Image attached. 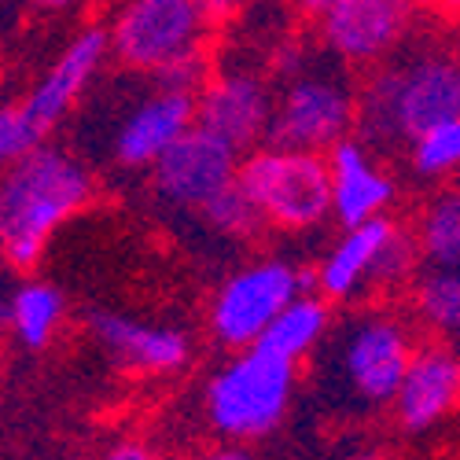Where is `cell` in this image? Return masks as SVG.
<instances>
[{
  "instance_id": "5b68a950",
  "label": "cell",
  "mask_w": 460,
  "mask_h": 460,
  "mask_svg": "<svg viewBox=\"0 0 460 460\" xmlns=\"http://www.w3.org/2000/svg\"><path fill=\"white\" fill-rule=\"evenodd\" d=\"M298 361L261 347L233 350L203 387V416L207 428L221 442L251 446L265 435H273L295 398Z\"/></svg>"
},
{
  "instance_id": "ac0fdd59",
  "label": "cell",
  "mask_w": 460,
  "mask_h": 460,
  "mask_svg": "<svg viewBox=\"0 0 460 460\" xmlns=\"http://www.w3.org/2000/svg\"><path fill=\"white\" fill-rule=\"evenodd\" d=\"M4 321L22 350H49L66 321V298L52 280L26 277L4 302Z\"/></svg>"
},
{
  "instance_id": "52a82bcc",
  "label": "cell",
  "mask_w": 460,
  "mask_h": 460,
  "mask_svg": "<svg viewBox=\"0 0 460 460\" xmlns=\"http://www.w3.org/2000/svg\"><path fill=\"white\" fill-rule=\"evenodd\" d=\"M107 56L111 33L89 26L56 56V63L26 89L22 100L0 107V155L4 163H15L52 140V133L70 119L74 107L89 96Z\"/></svg>"
},
{
  "instance_id": "e0dca14e",
  "label": "cell",
  "mask_w": 460,
  "mask_h": 460,
  "mask_svg": "<svg viewBox=\"0 0 460 460\" xmlns=\"http://www.w3.org/2000/svg\"><path fill=\"white\" fill-rule=\"evenodd\" d=\"M328 166H332V217L342 228L391 214L398 199V184L372 144H365L361 137L339 140L328 151Z\"/></svg>"
},
{
  "instance_id": "f546056e",
  "label": "cell",
  "mask_w": 460,
  "mask_h": 460,
  "mask_svg": "<svg viewBox=\"0 0 460 460\" xmlns=\"http://www.w3.org/2000/svg\"><path fill=\"white\" fill-rule=\"evenodd\" d=\"M37 4H41V8H63L66 0H37Z\"/></svg>"
},
{
  "instance_id": "4dcf8cb0",
  "label": "cell",
  "mask_w": 460,
  "mask_h": 460,
  "mask_svg": "<svg viewBox=\"0 0 460 460\" xmlns=\"http://www.w3.org/2000/svg\"><path fill=\"white\" fill-rule=\"evenodd\" d=\"M453 63H456V74H460V45L453 49Z\"/></svg>"
},
{
  "instance_id": "ba28073f",
  "label": "cell",
  "mask_w": 460,
  "mask_h": 460,
  "mask_svg": "<svg viewBox=\"0 0 460 460\" xmlns=\"http://www.w3.org/2000/svg\"><path fill=\"white\" fill-rule=\"evenodd\" d=\"M240 184L273 233H314L332 217V166L321 151L261 144L243 155Z\"/></svg>"
},
{
  "instance_id": "5bb4252c",
  "label": "cell",
  "mask_w": 460,
  "mask_h": 460,
  "mask_svg": "<svg viewBox=\"0 0 460 460\" xmlns=\"http://www.w3.org/2000/svg\"><path fill=\"white\" fill-rule=\"evenodd\" d=\"M277 89L254 66H221L199 89V126L228 140L236 151L270 144Z\"/></svg>"
},
{
  "instance_id": "277c9868",
  "label": "cell",
  "mask_w": 460,
  "mask_h": 460,
  "mask_svg": "<svg viewBox=\"0 0 460 460\" xmlns=\"http://www.w3.org/2000/svg\"><path fill=\"white\" fill-rule=\"evenodd\" d=\"M273 89H277V103H273L270 144L328 155L339 140L354 137L358 89L342 74V63L324 49L310 56L298 45H288L277 56Z\"/></svg>"
},
{
  "instance_id": "4fadbf2b",
  "label": "cell",
  "mask_w": 460,
  "mask_h": 460,
  "mask_svg": "<svg viewBox=\"0 0 460 460\" xmlns=\"http://www.w3.org/2000/svg\"><path fill=\"white\" fill-rule=\"evenodd\" d=\"M416 0H335L317 22V41L342 66H379L402 52Z\"/></svg>"
},
{
  "instance_id": "44dd1931",
  "label": "cell",
  "mask_w": 460,
  "mask_h": 460,
  "mask_svg": "<svg viewBox=\"0 0 460 460\" xmlns=\"http://www.w3.org/2000/svg\"><path fill=\"white\" fill-rule=\"evenodd\" d=\"M416 243L428 265L460 270V177L446 181L416 214Z\"/></svg>"
},
{
  "instance_id": "4316f807",
  "label": "cell",
  "mask_w": 460,
  "mask_h": 460,
  "mask_svg": "<svg viewBox=\"0 0 460 460\" xmlns=\"http://www.w3.org/2000/svg\"><path fill=\"white\" fill-rule=\"evenodd\" d=\"M199 460H258V456L247 446H240V442H221V446L207 449Z\"/></svg>"
},
{
  "instance_id": "484cf974",
  "label": "cell",
  "mask_w": 460,
  "mask_h": 460,
  "mask_svg": "<svg viewBox=\"0 0 460 460\" xmlns=\"http://www.w3.org/2000/svg\"><path fill=\"white\" fill-rule=\"evenodd\" d=\"M284 4H288V12H291V15H298V19L321 22V19L332 12L335 0H284Z\"/></svg>"
},
{
  "instance_id": "2e32d148",
  "label": "cell",
  "mask_w": 460,
  "mask_h": 460,
  "mask_svg": "<svg viewBox=\"0 0 460 460\" xmlns=\"http://www.w3.org/2000/svg\"><path fill=\"white\" fill-rule=\"evenodd\" d=\"M89 335L107 358L140 376H170L191 361V339L177 324L96 310L89 314Z\"/></svg>"
},
{
  "instance_id": "d4e9b609",
  "label": "cell",
  "mask_w": 460,
  "mask_h": 460,
  "mask_svg": "<svg viewBox=\"0 0 460 460\" xmlns=\"http://www.w3.org/2000/svg\"><path fill=\"white\" fill-rule=\"evenodd\" d=\"M199 4L207 8V15H210L214 26H217V22H233V19H240L247 8L258 4V0H199Z\"/></svg>"
},
{
  "instance_id": "603a6c76",
  "label": "cell",
  "mask_w": 460,
  "mask_h": 460,
  "mask_svg": "<svg viewBox=\"0 0 460 460\" xmlns=\"http://www.w3.org/2000/svg\"><path fill=\"white\" fill-rule=\"evenodd\" d=\"M409 166L420 181H453L460 177V114L438 122L409 144Z\"/></svg>"
},
{
  "instance_id": "f1b7e54d",
  "label": "cell",
  "mask_w": 460,
  "mask_h": 460,
  "mask_svg": "<svg viewBox=\"0 0 460 460\" xmlns=\"http://www.w3.org/2000/svg\"><path fill=\"white\" fill-rule=\"evenodd\" d=\"M350 460H387L383 453H358V456H350Z\"/></svg>"
},
{
  "instance_id": "7a4b0ae2",
  "label": "cell",
  "mask_w": 460,
  "mask_h": 460,
  "mask_svg": "<svg viewBox=\"0 0 460 460\" xmlns=\"http://www.w3.org/2000/svg\"><path fill=\"white\" fill-rule=\"evenodd\" d=\"M453 114H460V74L453 52H398L372 66L368 82L358 89V137L376 151L409 147Z\"/></svg>"
},
{
  "instance_id": "d6986e66",
  "label": "cell",
  "mask_w": 460,
  "mask_h": 460,
  "mask_svg": "<svg viewBox=\"0 0 460 460\" xmlns=\"http://www.w3.org/2000/svg\"><path fill=\"white\" fill-rule=\"evenodd\" d=\"M328 335H332V302L321 291H305L270 324V332L261 335V347L302 365L324 347Z\"/></svg>"
},
{
  "instance_id": "7402d4cb",
  "label": "cell",
  "mask_w": 460,
  "mask_h": 460,
  "mask_svg": "<svg viewBox=\"0 0 460 460\" xmlns=\"http://www.w3.org/2000/svg\"><path fill=\"white\" fill-rule=\"evenodd\" d=\"M196 217H199V225L207 228V233H214L217 240H228V243H254L265 228H270L240 181L228 184L221 196H214Z\"/></svg>"
},
{
  "instance_id": "8fae6325",
  "label": "cell",
  "mask_w": 460,
  "mask_h": 460,
  "mask_svg": "<svg viewBox=\"0 0 460 460\" xmlns=\"http://www.w3.org/2000/svg\"><path fill=\"white\" fill-rule=\"evenodd\" d=\"M199 122V96L159 85L147 78V89L129 96L119 119L107 129V159L126 173H147L166 151Z\"/></svg>"
},
{
  "instance_id": "1f68e13d",
  "label": "cell",
  "mask_w": 460,
  "mask_h": 460,
  "mask_svg": "<svg viewBox=\"0 0 460 460\" xmlns=\"http://www.w3.org/2000/svg\"><path fill=\"white\" fill-rule=\"evenodd\" d=\"M456 350H460V347H456Z\"/></svg>"
},
{
  "instance_id": "3957f363",
  "label": "cell",
  "mask_w": 460,
  "mask_h": 460,
  "mask_svg": "<svg viewBox=\"0 0 460 460\" xmlns=\"http://www.w3.org/2000/svg\"><path fill=\"white\" fill-rule=\"evenodd\" d=\"M416 347L420 342L405 317L383 305H358L328 335V358L321 368L324 391L354 412L391 409Z\"/></svg>"
},
{
  "instance_id": "ffe728a7",
  "label": "cell",
  "mask_w": 460,
  "mask_h": 460,
  "mask_svg": "<svg viewBox=\"0 0 460 460\" xmlns=\"http://www.w3.org/2000/svg\"><path fill=\"white\" fill-rule=\"evenodd\" d=\"M409 314L431 339L460 335V270L428 265L409 284Z\"/></svg>"
},
{
  "instance_id": "83f0119b",
  "label": "cell",
  "mask_w": 460,
  "mask_h": 460,
  "mask_svg": "<svg viewBox=\"0 0 460 460\" xmlns=\"http://www.w3.org/2000/svg\"><path fill=\"white\" fill-rule=\"evenodd\" d=\"M435 4H438V12H442V15L460 19V0H435Z\"/></svg>"
},
{
  "instance_id": "9c48e42d",
  "label": "cell",
  "mask_w": 460,
  "mask_h": 460,
  "mask_svg": "<svg viewBox=\"0 0 460 460\" xmlns=\"http://www.w3.org/2000/svg\"><path fill=\"white\" fill-rule=\"evenodd\" d=\"M305 291H317V270H302L288 258H254L217 284L207 305V328L217 347L247 350Z\"/></svg>"
},
{
  "instance_id": "9a60e30c",
  "label": "cell",
  "mask_w": 460,
  "mask_h": 460,
  "mask_svg": "<svg viewBox=\"0 0 460 460\" xmlns=\"http://www.w3.org/2000/svg\"><path fill=\"white\" fill-rule=\"evenodd\" d=\"M460 405V350L449 347V339L420 342L398 398L391 405L394 424L405 435H428Z\"/></svg>"
},
{
  "instance_id": "8992f818",
  "label": "cell",
  "mask_w": 460,
  "mask_h": 460,
  "mask_svg": "<svg viewBox=\"0 0 460 460\" xmlns=\"http://www.w3.org/2000/svg\"><path fill=\"white\" fill-rule=\"evenodd\" d=\"M416 233L398 217L383 214L361 225L342 228L339 240L317 261V291L332 305H358L368 298L394 295L412 284L424 270Z\"/></svg>"
},
{
  "instance_id": "7c38bea8",
  "label": "cell",
  "mask_w": 460,
  "mask_h": 460,
  "mask_svg": "<svg viewBox=\"0 0 460 460\" xmlns=\"http://www.w3.org/2000/svg\"><path fill=\"white\" fill-rule=\"evenodd\" d=\"M240 163L243 151H236L228 140L214 137L196 122L147 170L151 196L170 210L199 214L214 196H221L228 184L240 181Z\"/></svg>"
},
{
  "instance_id": "cb8c5ba5",
  "label": "cell",
  "mask_w": 460,
  "mask_h": 460,
  "mask_svg": "<svg viewBox=\"0 0 460 460\" xmlns=\"http://www.w3.org/2000/svg\"><path fill=\"white\" fill-rule=\"evenodd\" d=\"M100 460H163V453L147 438H119L100 453Z\"/></svg>"
},
{
  "instance_id": "6da1fadb",
  "label": "cell",
  "mask_w": 460,
  "mask_h": 460,
  "mask_svg": "<svg viewBox=\"0 0 460 460\" xmlns=\"http://www.w3.org/2000/svg\"><path fill=\"white\" fill-rule=\"evenodd\" d=\"M93 196V170L56 140L8 163L0 184V243L12 270L30 273L59 228L78 217Z\"/></svg>"
},
{
  "instance_id": "30bf717a",
  "label": "cell",
  "mask_w": 460,
  "mask_h": 460,
  "mask_svg": "<svg viewBox=\"0 0 460 460\" xmlns=\"http://www.w3.org/2000/svg\"><path fill=\"white\" fill-rule=\"evenodd\" d=\"M214 19L199 0H126L111 19V56L122 70L155 78L166 66L207 52Z\"/></svg>"
}]
</instances>
